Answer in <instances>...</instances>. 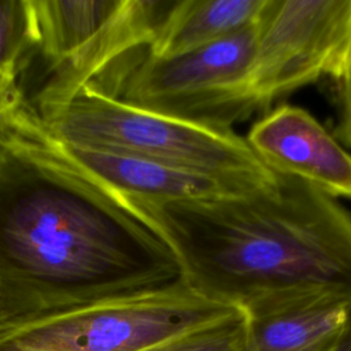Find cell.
<instances>
[{
  "label": "cell",
  "instance_id": "7",
  "mask_svg": "<svg viewBox=\"0 0 351 351\" xmlns=\"http://www.w3.org/2000/svg\"><path fill=\"white\" fill-rule=\"evenodd\" d=\"M245 140L273 173L296 177L335 199H351V154L307 110L273 107Z\"/></svg>",
  "mask_w": 351,
  "mask_h": 351
},
{
  "label": "cell",
  "instance_id": "4",
  "mask_svg": "<svg viewBox=\"0 0 351 351\" xmlns=\"http://www.w3.org/2000/svg\"><path fill=\"white\" fill-rule=\"evenodd\" d=\"M233 310L180 278L159 288L0 319V351H145Z\"/></svg>",
  "mask_w": 351,
  "mask_h": 351
},
{
  "label": "cell",
  "instance_id": "8",
  "mask_svg": "<svg viewBox=\"0 0 351 351\" xmlns=\"http://www.w3.org/2000/svg\"><path fill=\"white\" fill-rule=\"evenodd\" d=\"M243 311L247 351H339L351 322V291L318 288L280 293Z\"/></svg>",
  "mask_w": 351,
  "mask_h": 351
},
{
  "label": "cell",
  "instance_id": "16",
  "mask_svg": "<svg viewBox=\"0 0 351 351\" xmlns=\"http://www.w3.org/2000/svg\"><path fill=\"white\" fill-rule=\"evenodd\" d=\"M339 351H351V322H350V326L347 329V333L344 336V340H343Z\"/></svg>",
  "mask_w": 351,
  "mask_h": 351
},
{
  "label": "cell",
  "instance_id": "3",
  "mask_svg": "<svg viewBox=\"0 0 351 351\" xmlns=\"http://www.w3.org/2000/svg\"><path fill=\"white\" fill-rule=\"evenodd\" d=\"M33 107L45 130L66 144L143 156L248 188L277 177L233 130L143 110L88 85Z\"/></svg>",
  "mask_w": 351,
  "mask_h": 351
},
{
  "label": "cell",
  "instance_id": "14",
  "mask_svg": "<svg viewBox=\"0 0 351 351\" xmlns=\"http://www.w3.org/2000/svg\"><path fill=\"white\" fill-rule=\"evenodd\" d=\"M44 133L36 108L22 92L0 90V160L18 145Z\"/></svg>",
  "mask_w": 351,
  "mask_h": 351
},
{
  "label": "cell",
  "instance_id": "15",
  "mask_svg": "<svg viewBox=\"0 0 351 351\" xmlns=\"http://www.w3.org/2000/svg\"><path fill=\"white\" fill-rule=\"evenodd\" d=\"M337 122L333 136L351 149V66L337 80Z\"/></svg>",
  "mask_w": 351,
  "mask_h": 351
},
{
  "label": "cell",
  "instance_id": "13",
  "mask_svg": "<svg viewBox=\"0 0 351 351\" xmlns=\"http://www.w3.org/2000/svg\"><path fill=\"white\" fill-rule=\"evenodd\" d=\"M247 340L245 313L236 308L145 351H247Z\"/></svg>",
  "mask_w": 351,
  "mask_h": 351
},
{
  "label": "cell",
  "instance_id": "11",
  "mask_svg": "<svg viewBox=\"0 0 351 351\" xmlns=\"http://www.w3.org/2000/svg\"><path fill=\"white\" fill-rule=\"evenodd\" d=\"M38 55L49 74L75 60L104 30L122 0H32Z\"/></svg>",
  "mask_w": 351,
  "mask_h": 351
},
{
  "label": "cell",
  "instance_id": "9",
  "mask_svg": "<svg viewBox=\"0 0 351 351\" xmlns=\"http://www.w3.org/2000/svg\"><path fill=\"white\" fill-rule=\"evenodd\" d=\"M52 140L67 160L128 202L213 199L256 189L143 156Z\"/></svg>",
  "mask_w": 351,
  "mask_h": 351
},
{
  "label": "cell",
  "instance_id": "2",
  "mask_svg": "<svg viewBox=\"0 0 351 351\" xmlns=\"http://www.w3.org/2000/svg\"><path fill=\"white\" fill-rule=\"evenodd\" d=\"M213 199L136 203L174 251L181 278L240 310L298 291H351V213L291 176Z\"/></svg>",
  "mask_w": 351,
  "mask_h": 351
},
{
  "label": "cell",
  "instance_id": "5",
  "mask_svg": "<svg viewBox=\"0 0 351 351\" xmlns=\"http://www.w3.org/2000/svg\"><path fill=\"white\" fill-rule=\"evenodd\" d=\"M255 34L256 22L182 53L147 55L122 81L117 97L193 125L233 130L259 112L248 82Z\"/></svg>",
  "mask_w": 351,
  "mask_h": 351
},
{
  "label": "cell",
  "instance_id": "1",
  "mask_svg": "<svg viewBox=\"0 0 351 351\" xmlns=\"http://www.w3.org/2000/svg\"><path fill=\"white\" fill-rule=\"evenodd\" d=\"M178 259L126 199L45 130L0 160V319L173 284Z\"/></svg>",
  "mask_w": 351,
  "mask_h": 351
},
{
  "label": "cell",
  "instance_id": "6",
  "mask_svg": "<svg viewBox=\"0 0 351 351\" xmlns=\"http://www.w3.org/2000/svg\"><path fill=\"white\" fill-rule=\"evenodd\" d=\"M351 64V0H267L258 21L248 75L259 112Z\"/></svg>",
  "mask_w": 351,
  "mask_h": 351
},
{
  "label": "cell",
  "instance_id": "17",
  "mask_svg": "<svg viewBox=\"0 0 351 351\" xmlns=\"http://www.w3.org/2000/svg\"><path fill=\"white\" fill-rule=\"evenodd\" d=\"M350 66H351V64H350Z\"/></svg>",
  "mask_w": 351,
  "mask_h": 351
},
{
  "label": "cell",
  "instance_id": "10",
  "mask_svg": "<svg viewBox=\"0 0 351 351\" xmlns=\"http://www.w3.org/2000/svg\"><path fill=\"white\" fill-rule=\"evenodd\" d=\"M267 0H176L148 55L165 58L218 41L252 26Z\"/></svg>",
  "mask_w": 351,
  "mask_h": 351
},
{
  "label": "cell",
  "instance_id": "12",
  "mask_svg": "<svg viewBox=\"0 0 351 351\" xmlns=\"http://www.w3.org/2000/svg\"><path fill=\"white\" fill-rule=\"evenodd\" d=\"M38 53L32 0H0V90L22 92L19 77Z\"/></svg>",
  "mask_w": 351,
  "mask_h": 351
}]
</instances>
